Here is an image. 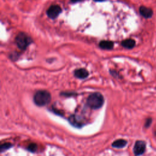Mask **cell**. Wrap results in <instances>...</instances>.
<instances>
[{"instance_id": "obj_1", "label": "cell", "mask_w": 156, "mask_h": 156, "mask_svg": "<svg viewBox=\"0 0 156 156\" xmlns=\"http://www.w3.org/2000/svg\"><path fill=\"white\" fill-rule=\"evenodd\" d=\"M15 42L18 48L21 50H25L26 48L33 43V40L26 32H19L15 38Z\"/></svg>"}, {"instance_id": "obj_2", "label": "cell", "mask_w": 156, "mask_h": 156, "mask_svg": "<svg viewBox=\"0 0 156 156\" xmlns=\"http://www.w3.org/2000/svg\"><path fill=\"white\" fill-rule=\"evenodd\" d=\"M104 97L100 93H93L87 98V104L91 109H100L104 104Z\"/></svg>"}, {"instance_id": "obj_3", "label": "cell", "mask_w": 156, "mask_h": 156, "mask_svg": "<svg viewBox=\"0 0 156 156\" xmlns=\"http://www.w3.org/2000/svg\"><path fill=\"white\" fill-rule=\"evenodd\" d=\"M51 96L46 90H39L34 96V101L38 106H45L50 102Z\"/></svg>"}, {"instance_id": "obj_4", "label": "cell", "mask_w": 156, "mask_h": 156, "mask_svg": "<svg viewBox=\"0 0 156 156\" xmlns=\"http://www.w3.org/2000/svg\"><path fill=\"white\" fill-rule=\"evenodd\" d=\"M62 12V9L59 5L57 4H53L50 6L47 11H46V15L50 18L52 20H55L57 18L59 15Z\"/></svg>"}, {"instance_id": "obj_5", "label": "cell", "mask_w": 156, "mask_h": 156, "mask_svg": "<svg viewBox=\"0 0 156 156\" xmlns=\"http://www.w3.org/2000/svg\"><path fill=\"white\" fill-rule=\"evenodd\" d=\"M146 149V143L143 141H137L134 147V153L135 155H140L143 154Z\"/></svg>"}, {"instance_id": "obj_6", "label": "cell", "mask_w": 156, "mask_h": 156, "mask_svg": "<svg viewBox=\"0 0 156 156\" xmlns=\"http://www.w3.org/2000/svg\"><path fill=\"white\" fill-rule=\"evenodd\" d=\"M139 12L141 15L146 19L151 18L153 15V11L152 9L143 6L140 7Z\"/></svg>"}, {"instance_id": "obj_7", "label": "cell", "mask_w": 156, "mask_h": 156, "mask_svg": "<svg viewBox=\"0 0 156 156\" xmlns=\"http://www.w3.org/2000/svg\"><path fill=\"white\" fill-rule=\"evenodd\" d=\"M99 46L102 50H110L114 47V42L110 40H102L99 43Z\"/></svg>"}, {"instance_id": "obj_8", "label": "cell", "mask_w": 156, "mask_h": 156, "mask_svg": "<svg viewBox=\"0 0 156 156\" xmlns=\"http://www.w3.org/2000/svg\"><path fill=\"white\" fill-rule=\"evenodd\" d=\"M75 76L79 79H85L89 76V71L85 68H79L75 71Z\"/></svg>"}, {"instance_id": "obj_9", "label": "cell", "mask_w": 156, "mask_h": 156, "mask_svg": "<svg viewBox=\"0 0 156 156\" xmlns=\"http://www.w3.org/2000/svg\"><path fill=\"white\" fill-rule=\"evenodd\" d=\"M121 45L123 48L130 50L135 46V41L132 38H128L122 41Z\"/></svg>"}, {"instance_id": "obj_10", "label": "cell", "mask_w": 156, "mask_h": 156, "mask_svg": "<svg viewBox=\"0 0 156 156\" xmlns=\"http://www.w3.org/2000/svg\"><path fill=\"white\" fill-rule=\"evenodd\" d=\"M127 145V141L123 139H120L115 141L112 144V146L116 148H124Z\"/></svg>"}, {"instance_id": "obj_11", "label": "cell", "mask_w": 156, "mask_h": 156, "mask_svg": "<svg viewBox=\"0 0 156 156\" xmlns=\"http://www.w3.org/2000/svg\"><path fill=\"white\" fill-rule=\"evenodd\" d=\"M70 122L73 124L75 126L77 127H79L81 124V123L79 122V121H78L77 119L76 118V116H71L70 118Z\"/></svg>"}, {"instance_id": "obj_12", "label": "cell", "mask_w": 156, "mask_h": 156, "mask_svg": "<svg viewBox=\"0 0 156 156\" xmlns=\"http://www.w3.org/2000/svg\"><path fill=\"white\" fill-rule=\"evenodd\" d=\"M28 149L31 152H36L37 149V146L36 143H31L28 146Z\"/></svg>"}, {"instance_id": "obj_13", "label": "cell", "mask_w": 156, "mask_h": 156, "mask_svg": "<svg viewBox=\"0 0 156 156\" xmlns=\"http://www.w3.org/2000/svg\"><path fill=\"white\" fill-rule=\"evenodd\" d=\"M19 53L17 52H13L10 54V58L13 61H15L18 59V58L19 57Z\"/></svg>"}, {"instance_id": "obj_14", "label": "cell", "mask_w": 156, "mask_h": 156, "mask_svg": "<svg viewBox=\"0 0 156 156\" xmlns=\"http://www.w3.org/2000/svg\"><path fill=\"white\" fill-rule=\"evenodd\" d=\"M12 146L11 143H4L3 145H1V151H3L6 149H8L9 148H10Z\"/></svg>"}, {"instance_id": "obj_15", "label": "cell", "mask_w": 156, "mask_h": 156, "mask_svg": "<svg viewBox=\"0 0 156 156\" xmlns=\"http://www.w3.org/2000/svg\"><path fill=\"white\" fill-rule=\"evenodd\" d=\"M151 122H152V120H151V118L149 119H147V120H146V122L145 123V127L146 128H148V127L150 126Z\"/></svg>"}, {"instance_id": "obj_16", "label": "cell", "mask_w": 156, "mask_h": 156, "mask_svg": "<svg viewBox=\"0 0 156 156\" xmlns=\"http://www.w3.org/2000/svg\"><path fill=\"white\" fill-rule=\"evenodd\" d=\"M82 1H84V0H70V3L73 4H75V3L81 2Z\"/></svg>"}, {"instance_id": "obj_17", "label": "cell", "mask_w": 156, "mask_h": 156, "mask_svg": "<svg viewBox=\"0 0 156 156\" xmlns=\"http://www.w3.org/2000/svg\"><path fill=\"white\" fill-rule=\"evenodd\" d=\"M95 2H103L105 1L106 0H93Z\"/></svg>"}]
</instances>
